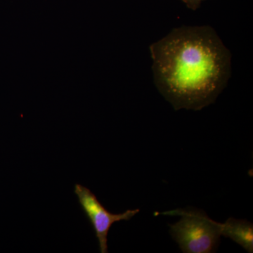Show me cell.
<instances>
[{
	"label": "cell",
	"instance_id": "cell-1",
	"mask_svg": "<svg viewBox=\"0 0 253 253\" xmlns=\"http://www.w3.org/2000/svg\"><path fill=\"white\" fill-rule=\"evenodd\" d=\"M154 83L175 111L214 104L231 76V54L210 26H181L149 46Z\"/></svg>",
	"mask_w": 253,
	"mask_h": 253
},
{
	"label": "cell",
	"instance_id": "cell-2",
	"mask_svg": "<svg viewBox=\"0 0 253 253\" xmlns=\"http://www.w3.org/2000/svg\"><path fill=\"white\" fill-rule=\"evenodd\" d=\"M154 214L180 216V220L169 226L170 235L181 252L212 253L217 251L222 223L213 220L202 210L191 207L179 208Z\"/></svg>",
	"mask_w": 253,
	"mask_h": 253
},
{
	"label": "cell",
	"instance_id": "cell-3",
	"mask_svg": "<svg viewBox=\"0 0 253 253\" xmlns=\"http://www.w3.org/2000/svg\"><path fill=\"white\" fill-rule=\"evenodd\" d=\"M74 192L77 196L82 210L94 229L99 242L100 252L109 253L108 234L113 224L120 221L130 220L140 211L139 209L127 210L120 214H113L106 210L94 193L85 186L76 184Z\"/></svg>",
	"mask_w": 253,
	"mask_h": 253
},
{
	"label": "cell",
	"instance_id": "cell-4",
	"mask_svg": "<svg viewBox=\"0 0 253 253\" xmlns=\"http://www.w3.org/2000/svg\"><path fill=\"white\" fill-rule=\"evenodd\" d=\"M221 236L232 240L248 253H253V224L251 221L229 218L222 223Z\"/></svg>",
	"mask_w": 253,
	"mask_h": 253
},
{
	"label": "cell",
	"instance_id": "cell-5",
	"mask_svg": "<svg viewBox=\"0 0 253 253\" xmlns=\"http://www.w3.org/2000/svg\"><path fill=\"white\" fill-rule=\"evenodd\" d=\"M180 1H183L189 9L196 11L201 6L203 1L206 0H180Z\"/></svg>",
	"mask_w": 253,
	"mask_h": 253
}]
</instances>
